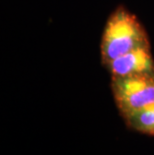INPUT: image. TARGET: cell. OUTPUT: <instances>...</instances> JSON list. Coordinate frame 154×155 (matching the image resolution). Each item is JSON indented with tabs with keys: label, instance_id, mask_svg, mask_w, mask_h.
<instances>
[{
	"label": "cell",
	"instance_id": "cell-1",
	"mask_svg": "<svg viewBox=\"0 0 154 155\" xmlns=\"http://www.w3.org/2000/svg\"><path fill=\"white\" fill-rule=\"evenodd\" d=\"M142 45H150L142 23L124 6H118L110 14L103 31L100 45L103 65Z\"/></svg>",
	"mask_w": 154,
	"mask_h": 155
},
{
	"label": "cell",
	"instance_id": "cell-3",
	"mask_svg": "<svg viewBox=\"0 0 154 155\" xmlns=\"http://www.w3.org/2000/svg\"><path fill=\"white\" fill-rule=\"evenodd\" d=\"M111 77L154 73V59L150 45H142L118 56L106 65Z\"/></svg>",
	"mask_w": 154,
	"mask_h": 155
},
{
	"label": "cell",
	"instance_id": "cell-4",
	"mask_svg": "<svg viewBox=\"0 0 154 155\" xmlns=\"http://www.w3.org/2000/svg\"><path fill=\"white\" fill-rule=\"evenodd\" d=\"M127 127L140 133L154 136V104L123 115Z\"/></svg>",
	"mask_w": 154,
	"mask_h": 155
},
{
	"label": "cell",
	"instance_id": "cell-2",
	"mask_svg": "<svg viewBox=\"0 0 154 155\" xmlns=\"http://www.w3.org/2000/svg\"><path fill=\"white\" fill-rule=\"evenodd\" d=\"M111 90L121 116L154 104V73L111 77Z\"/></svg>",
	"mask_w": 154,
	"mask_h": 155
}]
</instances>
